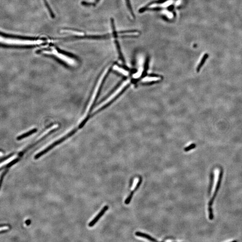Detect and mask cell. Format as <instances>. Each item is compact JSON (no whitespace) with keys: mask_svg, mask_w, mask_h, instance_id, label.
I'll return each mask as SVG.
<instances>
[{"mask_svg":"<svg viewBox=\"0 0 242 242\" xmlns=\"http://www.w3.org/2000/svg\"><path fill=\"white\" fill-rule=\"evenodd\" d=\"M44 40H27L19 38H12L0 36V44L8 46H33L40 44L44 42Z\"/></svg>","mask_w":242,"mask_h":242,"instance_id":"6da1fadb","label":"cell"},{"mask_svg":"<svg viewBox=\"0 0 242 242\" xmlns=\"http://www.w3.org/2000/svg\"><path fill=\"white\" fill-rule=\"evenodd\" d=\"M109 70V68L106 69V70H105V71L103 72V74H102V75H101V77L100 79H99V81H98V82H97V86H96V88H95V90H94V93H93V95H92L91 100H90L89 102L88 105V107H87V109H86V110L84 115L83 116V117H82V118L80 120V121H79L80 123H83V122L84 121L86 118L87 117V115H88L89 111L90 110V109H91V107H92L93 104L94 103L95 99H96V97H97V94H98V92H99L100 87H101V84H102L103 80L104 79L105 77L106 76L107 73H108Z\"/></svg>","mask_w":242,"mask_h":242,"instance_id":"7a4b0ae2","label":"cell"},{"mask_svg":"<svg viewBox=\"0 0 242 242\" xmlns=\"http://www.w3.org/2000/svg\"><path fill=\"white\" fill-rule=\"evenodd\" d=\"M129 83H130V80H126V81L123 82V83L120 86L119 88L117 89L115 93H113L111 96H110L107 100H105V101H104L103 103H101L100 105H98V107L95 108V109H94V111H93V113H95L96 112L98 111L99 110L102 109V108L105 107V105H107L108 104L110 103L112 101H113V99L116 98L118 96V95H119L122 92V91L125 88V87H127V86L128 85Z\"/></svg>","mask_w":242,"mask_h":242,"instance_id":"3957f363","label":"cell"},{"mask_svg":"<svg viewBox=\"0 0 242 242\" xmlns=\"http://www.w3.org/2000/svg\"><path fill=\"white\" fill-rule=\"evenodd\" d=\"M70 135H71L70 133H68L66 135H65V136L62 137V138H60V139L55 141V142H54V143H52V144L50 145L49 146L46 147V149H44V150L40 152V153H39V154H36V155L35 156V159H37L39 158H40L42 156L46 154L49 151L51 150L53 147L56 146V145H58V144H59V143L62 142L64 140L66 139V138H68V137H69V136H70Z\"/></svg>","mask_w":242,"mask_h":242,"instance_id":"277c9868","label":"cell"},{"mask_svg":"<svg viewBox=\"0 0 242 242\" xmlns=\"http://www.w3.org/2000/svg\"><path fill=\"white\" fill-rule=\"evenodd\" d=\"M223 170H222L221 171L219 175L218 182H217V185L216 186L215 190V192H214V194H213V196L212 197L211 199L210 200L209 203H208L209 207H212L213 204V201L214 200V199L215 198L217 194V192H218L220 186L221 184V181H222V178H223Z\"/></svg>","mask_w":242,"mask_h":242,"instance_id":"5b68a950","label":"cell"},{"mask_svg":"<svg viewBox=\"0 0 242 242\" xmlns=\"http://www.w3.org/2000/svg\"><path fill=\"white\" fill-rule=\"evenodd\" d=\"M108 209L109 206L108 205H105V206L103 207V208L101 209V211L97 214V215L96 216V217L88 224L89 227H93L98 222L99 219L101 218V217L105 214V213L106 212V211Z\"/></svg>","mask_w":242,"mask_h":242,"instance_id":"8992f818","label":"cell"},{"mask_svg":"<svg viewBox=\"0 0 242 242\" xmlns=\"http://www.w3.org/2000/svg\"><path fill=\"white\" fill-rule=\"evenodd\" d=\"M135 235L136 236H138V237H142V238H146V239H148V240L151 241H153V242L157 241L156 239H155L153 237L149 236V235L144 234V233H141V232H135Z\"/></svg>","mask_w":242,"mask_h":242,"instance_id":"52a82bcc","label":"cell"},{"mask_svg":"<svg viewBox=\"0 0 242 242\" xmlns=\"http://www.w3.org/2000/svg\"><path fill=\"white\" fill-rule=\"evenodd\" d=\"M161 79L160 78L155 76H147L142 79L143 82H152L158 81Z\"/></svg>","mask_w":242,"mask_h":242,"instance_id":"ba28073f","label":"cell"},{"mask_svg":"<svg viewBox=\"0 0 242 242\" xmlns=\"http://www.w3.org/2000/svg\"><path fill=\"white\" fill-rule=\"evenodd\" d=\"M113 70H115L116 71L119 72V73L123 74V75H125V76H128L129 74V73L127 70H125V69H123V68H121L117 66H115L113 67Z\"/></svg>","mask_w":242,"mask_h":242,"instance_id":"9c48e42d","label":"cell"},{"mask_svg":"<svg viewBox=\"0 0 242 242\" xmlns=\"http://www.w3.org/2000/svg\"><path fill=\"white\" fill-rule=\"evenodd\" d=\"M36 131V129H32V130L29 131H28V132H27V133H24V134H23V135H20V136H19V137H18V138H17V139H18V140H20V139H24V138H25V137H27V136L31 135L32 134H33V133H35Z\"/></svg>","mask_w":242,"mask_h":242,"instance_id":"30bf717a","label":"cell"},{"mask_svg":"<svg viewBox=\"0 0 242 242\" xmlns=\"http://www.w3.org/2000/svg\"><path fill=\"white\" fill-rule=\"evenodd\" d=\"M208 54H205L204 55V56L202 58V59H201V61L200 62V63L198 65V67L197 68V71H198V72L200 71V69H201V67L203 66V65H204V63L205 61H206L207 58H208Z\"/></svg>","mask_w":242,"mask_h":242,"instance_id":"8fae6325","label":"cell"},{"mask_svg":"<svg viewBox=\"0 0 242 242\" xmlns=\"http://www.w3.org/2000/svg\"><path fill=\"white\" fill-rule=\"evenodd\" d=\"M115 43L116 46L117 48V51H118V53H119L120 58L121 59H122V60L123 61H124L123 54H122V52H121V48L120 46V44L119 43V41H117V40H116L115 41Z\"/></svg>","mask_w":242,"mask_h":242,"instance_id":"7c38bea8","label":"cell"},{"mask_svg":"<svg viewBox=\"0 0 242 242\" xmlns=\"http://www.w3.org/2000/svg\"><path fill=\"white\" fill-rule=\"evenodd\" d=\"M15 158L16 156H13L12 157L9 158L7 159H6L4 162L3 161V162H1V163H0V168L2 167L3 166L6 165V164L8 163L9 162H11L14 159H15Z\"/></svg>","mask_w":242,"mask_h":242,"instance_id":"4fadbf2b","label":"cell"},{"mask_svg":"<svg viewBox=\"0 0 242 242\" xmlns=\"http://www.w3.org/2000/svg\"><path fill=\"white\" fill-rule=\"evenodd\" d=\"M126 3H127V7L128 9H129V11L130 12L131 15H132L133 18H135V15H134L132 7H131V4L130 0H126Z\"/></svg>","mask_w":242,"mask_h":242,"instance_id":"5bb4252c","label":"cell"},{"mask_svg":"<svg viewBox=\"0 0 242 242\" xmlns=\"http://www.w3.org/2000/svg\"><path fill=\"white\" fill-rule=\"evenodd\" d=\"M134 192H135V191H132V192H131L130 195H129V196H128V197L127 198V199H126V200L125 201V204H130L131 200L132 199V197H133Z\"/></svg>","mask_w":242,"mask_h":242,"instance_id":"9a60e30c","label":"cell"},{"mask_svg":"<svg viewBox=\"0 0 242 242\" xmlns=\"http://www.w3.org/2000/svg\"><path fill=\"white\" fill-rule=\"evenodd\" d=\"M213 178H214V175H213V173H212L211 174V176H210V186H209V192H209V193H210V192H211L212 188L213 182Z\"/></svg>","mask_w":242,"mask_h":242,"instance_id":"2e32d148","label":"cell"},{"mask_svg":"<svg viewBox=\"0 0 242 242\" xmlns=\"http://www.w3.org/2000/svg\"><path fill=\"white\" fill-rule=\"evenodd\" d=\"M195 147H196V144H192L189 146H188V147H185L184 149V151L185 152H188L189 151L191 150L193 148H195Z\"/></svg>","mask_w":242,"mask_h":242,"instance_id":"e0dca14e","label":"cell"},{"mask_svg":"<svg viewBox=\"0 0 242 242\" xmlns=\"http://www.w3.org/2000/svg\"><path fill=\"white\" fill-rule=\"evenodd\" d=\"M9 227L8 226H0V232L2 231H7L9 230Z\"/></svg>","mask_w":242,"mask_h":242,"instance_id":"ac0fdd59","label":"cell"},{"mask_svg":"<svg viewBox=\"0 0 242 242\" xmlns=\"http://www.w3.org/2000/svg\"><path fill=\"white\" fill-rule=\"evenodd\" d=\"M7 171V170H5L3 174H2V175H1V179H0V188H1V184H2V180H3V178L4 177L5 175V174L6 173V172Z\"/></svg>","mask_w":242,"mask_h":242,"instance_id":"d6986e66","label":"cell"},{"mask_svg":"<svg viewBox=\"0 0 242 242\" xmlns=\"http://www.w3.org/2000/svg\"><path fill=\"white\" fill-rule=\"evenodd\" d=\"M2 155H3V153H2V152H1V151H0V156H1Z\"/></svg>","mask_w":242,"mask_h":242,"instance_id":"ffe728a7","label":"cell"}]
</instances>
